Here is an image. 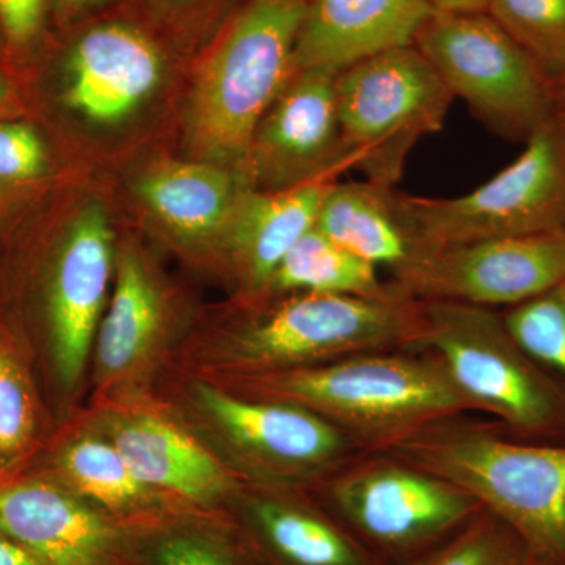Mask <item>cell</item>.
<instances>
[{"label": "cell", "instance_id": "6da1fadb", "mask_svg": "<svg viewBox=\"0 0 565 565\" xmlns=\"http://www.w3.org/2000/svg\"><path fill=\"white\" fill-rule=\"evenodd\" d=\"M244 381L252 397L308 408L363 452L388 451L435 423L473 414L440 360L422 349L359 353Z\"/></svg>", "mask_w": 565, "mask_h": 565}, {"label": "cell", "instance_id": "7a4b0ae2", "mask_svg": "<svg viewBox=\"0 0 565 565\" xmlns=\"http://www.w3.org/2000/svg\"><path fill=\"white\" fill-rule=\"evenodd\" d=\"M470 415L435 423L388 455L452 482L500 516L535 559L565 564V444H535Z\"/></svg>", "mask_w": 565, "mask_h": 565}, {"label": "cell", "instance_id": "3957f363", "mask_svg": "<svg viewBox=\"0 0 565 565\" xmlns=\"http://www.w3.org/2000/svg\"><path fill=\"white\" fill-rule=\"evenodd\" d=\"M307 0H248L218 31L188 109L195 161L245 173L253 134L294 71Z\"/></svg>", "mask_w": 565, "mask_h": 565}, {"label": "cell", "instance_id": "277c9868", "mask_svg": "<svg viewBox=\"0 0 565 565\" xmlns=\"http://www.w3.org/2000/svg\"><path fill=\"white\" fill-rule=\"evenodd\" d=\"M418 348L444 364L473 414L492 416L504 434L565 444V386L505 327L501 311L452 300H422Z\"/></svg>", "mask_w": 565, "mask_h": 565}, {"label": "cell", "instance_id": "5b68a950", "mask_svg": "<svg viewBox=\"0 0 565 565\" xmlns=\"http://www.w3.org/2000/svg\"><path fill=\"white\" fill-rule=\"evenodd\" d=\"M230 333L222 356L244 377L282 373L344 356L416 349L423 302L412 296L375 300L333 294H281Z\"/></svg>", "mask_w": 565, "mask_h": 565}, {"label": "cell", "instance_id": "8992f818", "mask_svg": "<svg viewBox=\"0 0 565 565\" xmlns=\"http://www.w3.org/2000/svg\"><path fill=\"white\" fill-rule=\"evenodd\" d=\"M327 509L385 565H412L484 505L440 476L388 452H363L316 487Z\"/></svg>", "mask_w": 565, "mask_h": 565}, {"label": "cell", "instance_id": "52a82bcc", "mask_svg": "<svg viewBox=\"0 0 565 565\" xmlns=\"http://www.w3.org/2000/svg\"><path fill=\"white\" fill-rule=\"evenodd\" d=\"M455 96L411 46L371 55L337 76L338 120L353 169L394 188L416 145L441 131Z\"/></svg>", "mask_w": 565, "mask_h": 565}, {"label": "cell", "instance_id": "ba28073f", "mask_svg": "<svg viewBox=\"0 0 565 565\" xmlns=\"http://www.w3.org/2000/svg\"><path fill=\"white\" fill-rule=\"evenodd\" d=\"M487 128L527 140L557 110L555 81L487 13L434 11L414 41Z\"/></svg>", "mask_w": 565, "mask_h": 565}, {"label": "cell", "instance_id": "9c48e42d", "mask_svg": "<svg viewBox=\"0 0 565 565\" xmlns=\"http://www.w3.org/2000/svg\"><path fill=\"white\" fill-rule=\"evenodd\" d=\"M525 150L475 191L452 199L403 193L416 230L435 248L565 230V110L525 141Z\"/></svg>", "mask_w": 565, "mask_h": 565}, {"label": "cell", "instance_id": "30bf717a", "mask_svg": "<svg viewBox=\"0 0 565 565\" xmlns=\"http://www.w3.org/2000/svg\"><path fill=\"white\" fill-rule=\"evenodd\" d=\"M199 399L248 468L267 484H313L363 455L349 435L291 403L200 386Z\"/></svg>", "mask_w": 565, "mask_h": 565}, {"label": "cell", "instance_id": "8fae6325", "mask_svg": "<svg viewBox=\"0 0 565 565\" xmlns=\"http://www.w3.org/2000/svg\"><path fill=\"white\" fill-rule=\"evenodd\" d=\"M340 71H296L253 134L245 177L262 191L332 182L353 169L338 120Z\"/></svg>", "mask_w": 565, "mask_h": 565}, {"label": "cell", "instance_id": "7c38bea8", "mask_svg": "<svg viewBox=\"0 0 565 565\" xmlns=\"http://www.w3.org/2000/svg\"><path fill=\"white\" fill-rule=\"evenodd\" d=\"M563 281L565 230L437 248L405 292L418 300L511 308Z\"/></svg>", "mask_w": 565, "mask_h": 565}, {"label": "cell", "instance_id": "4fadbf2b", "mask_svg": "<svg viewBox=\"0 0 565 565\" xmlns=\"http://www.w3.org/2000/svg\"><path fill=\"white\" fill-rule=\"evenodd\" d=\"M166 71V50L154 32L128 18H103L66 46L63 98L82 120L114 128L150 102Z\"/></svg>", "mask_w": 565, "mask_h": 565}, {"label": "cell", "instance_id": "5bb4252c", "mask_svg": "<svg viewBox=\"0 0 565 565\" xmlns=\"http://www.w3.org/2000/svg\"><path fill=\"white\" fill-rule=\"evenodd\" d=\"M139 530L47 482L0 486V533L44 565H134Z\"/></svg>", "mask_w": 565, "mask_h": 565}, {"label": "cell", "instance_id": "9a60e30c", "mask_svg": "<svg viewBox=\"0 0 565 565\" xmlns=\"http://www.w3.org/2000/svg\"><path fill=\"white\" fill-rule=\"evenodd\" d=\"M114 269V233L102 204H87L71 223L55 262L50 322L62 384L79 381Z\"/></svg>", "mask_w": 565, "mask_h": 565}, {"label": "cell", "instance_id": "2e32d148", "mask_svg": "<svg viewBox=\"0 0 565 565\" xmlns=\"http://www.w3.org/2000/svg\"><path fill=\"white\" fill-rule=\"evenodd\" d=\"M315 226L334 244L386 270L404 292L437 252L416 230L403 193L367 180L329 184Z\"/></svg>", "mask_w": 565, "mask_h": 565}, {"label": "cell", "instance_id": "e0dca14e", "mask_svg": "<svg viewBox=\"0 0 565 565\" xmlns=\"http://www.w3.org/2000/svg\"><path fill=\"white\" fill-rule=\"evenodd\" d=\"M433 13L429 0H307L294 71H341L411 46Z\"/></svg>", "mask_w": 565, "mask_h": 565}, {"label": "cell", "instance_id": "ac0fdd59", "mask_svg": "<svg viewBox=\"0 0 565 565\" xmlns=\"http://www.w3.org/2000/svg\"><path fill=\"white\" fill-rule=\"evenodd\" d=\"M239 527L267 565H385L319 501L278 486L244 498Z\"/></svg>", "mask_w": 565, "mask_h": 565}, {"label": "cell", "instance_id": "d6986e66", "mask_svg": "<svg viewBox=\"0 0 565 565\" xmlns=\"http://www.w3.org/2000/svg\"><path fill=\"white\" fill-rule=\"evenodd\" d=\"M332 182H311L282 191L248 185L241 193L221 241L248 296L267 292L282 258L315 228L323 193Z\"/></svg>", "mask_w": 565, "mask_h": 565}, {"label": "cell", "instance_id": "ffe728a7", "mask_svg": "<svg viewBox=\"0 0 565 565\" xmlns=\"http://www.w3.org/2000/svg\"><path fill=\"white\" fill-rule=\"evenodd\" d=\"M111 444L148 489L166 490L193 504H217L234 484L206 449L173 424L151 415L117 424Z\"/></svg>", "mask_w": 565, "mask_h": 565}, {"label": "cell", "instance_id": "44dd1931", "mask_svg": "<svg viewBox=\"0 0 565 565\" xmlns=\"http://www.w3.org/2000/svg\"><path fill=\"white\" fill-rule=\"evenodd\" d=\"M248 185L239 170L193 159L151 167L137 180L136 189L167 228L185 239L203 241L222 239Z\"/></svg>", "mask_w": 565, "mask_h": 565}, {"label": "cell", "instance_id": "7402d4cb", "mask_svg": "<svg viewBox=\"0 0 565 565\" xmlns=\"http://www.w3.org/2000/svg\"><path fill=\"white\" fill-rule=\"evenodd\" d=\"M161 289L136 250L122 253L109 310L99 322L98 366L106 377L131 373L162 332Z\"/></svg>", "mask_w": 565, "mask_h": 565}, {"label": "cell", "instance_id": "603a6c76", "mask_svg": "<svg viewBox=\"0 0 565 565\" xmlns=\"http://www.w3.org/2000/svg\"><path fill=\"white\" fill-rule=\"evenodd\" d=\"M381 273L315 226L282 258L264 296L318 292L375 300L408 296L396 282L382 278Z\"/></svg>", "mask_w": 565, "mask_h": 565}, {"label": "cell", "instance_id": "cb8c5ba5", "mask_svg": "<svg viewBox=\"0 0 565 565\" xmlns=\"http://www.w3.org/2000/svg\"><path fill=\"white\" fill-rule=\"evenodd\" d=\"M58 468L76 494L115 519L136 527L161 520L152 515L150 489L134 476L111 441L81 438L63 451Z\"/></svg>", "mask_w": 565, "mask_h": 565}, {"label": "cell", "instance_id": "d4e9b609", "mask_svg": "<svg viewBox=\"0 0 565 565\" xmlns=\"http://www.w3.org/2000/svg\"><path fill=\"white\" fill-rule=\"evenodd\" d=\"M236 523L210 531L159 520L152 537L140 527L134 565H267Z\"/></svg>", "mask_w": 565, "mask_h": 565}, {"label": "cell", "instance_id": "484cf974", "mask_svg": "<svg viewBox=\"0 0 565 565\" xmlns=\"http://www.w3.org/2000/svg\"><path fill=\"white\" fill-rule=\"evenodd\" d=\"M493 18L553 81L565 73V0H493Z\"/></svg>", "mask_w": 565, "mask_h": 565}, {"label": "cell", "instance_id": "4316f807", "mask_svg": "<svg viewBox=\"0 0 565 565\" xmlns=\"http://www.w3.org/2000/svg\"><path fill=\"white\" fill-rule=\"evenodd\" d=\"M501 316L516 343L565 386V281Z\"/></svg>", "mask_w": 565, "mask_h": 565}, {"label": "cell", "instance_id": "83f0119b", "mask_svg": "<svg viewBox=\"0 0 565 565\" xmlns=\"http://www.w3.org/2000/svg\"><path fill=\"white\" fill-rule=\"evenodd\" d=\"M527 559L522 537L482 508L462 530L412 565H526Z\"/></svg>", "mask_w": 565, "mask_h": 565}, {"label": "cell", "instance_id": "f1b7e54d", "mask_svg": "<svg viewBox=\"0 0 565 565\" xmlns=\"http://www.w3.org/2000/svg\"><path fill=\"white\" fill-rule=\"evenodd\" d=\"M35 408L17 356L0 345V465L13 463L31 444Z\"/></svg>", "mask_w": 565, "mask_h": 565}, {"label": "cell", "instance_id": "f546056e", "mask_svg": "<svg viewBox=\"0 0 565 565\" xmlns=\"http://www.w3.org/2000/svg\"><path fill=\"white\" fill-rule=\"evenodd\" d=\"M46 167V151L39 134L21 122L0 125V180L25 181Z\"/></svg>", "mask_w": 565, "mask_h": 565}, {"label": "cell", "instance_id": "4dcf8cb0", "mask_svg": "<svg viewBox=\"0 0 565 565\" xmlns=\"http://www.w3.org/2000/svg\"><path fill=\"white\" fill-rule=\"evenodd\" d=\"M50 0H0V35L17 50H28L43 35Z\"/></svg>", "mask_w": 565, "mask_h": 565}, {"label": "cell", "instance_id": "1f68e13d", "mask_svg": "<svg viewBox=\"0 0 565 565\" xmlns=\"http://www.w3.org/2000/svg\"><path fill=\"white\" fill-rule=\"evenodd\" d=\"M158 20L166 22L174 32L193 35L214 25L225 13L230 0H143Z\"/></svg>", "mask_w": 565, "mask_h": 565}, {"label": "cell", "instance_id": "d6a6232c", "mask_svg": "<svg viewBox=\"0 0 565 565\" xmlns=\"http://www.w3.org/2000/svg\"><path fill=\"white\" fill-rule=\"evenodd\" d=\"M115 2L117 0H50V6L58 21L63 24H71V22L90 17L96 11Z\"/></svg>", "mask_w": 565, "mask_h": 565}, {"label": "cell", "instance_id": "836d02e7", "mask_svg": "<svg viewBox=\"0 0 565 565\" xmlns=\"http://www.w3.org/2000/svg\"><path fill=\"white\" fill-rule=\"evenodd\" d=\"M0 565H44L24 546L0 533Z\"/></svg>", "mask_w": 565, "mask_h": 565}, {"label": "cell", "instance_id": "e575fe53", "mask_svg": "<svg viewBox=\"0 0 565 565\" xmlns=\"http://www.w3.org/2000/svg\"><path fill=\"white\" fill-rule=\"evenodd\" d=\"M492 2L493 0H429L434 11L452 14L487 13Z\"/></svg>", "mask_w": 565, "mask_h": 565}, {"label": "cell", "instance_id": "d590c367", "mask_svg": "<svg viewBox=\"0 0 565 565\" xmlns=\"http://www.w3.org/2000/svg\"><path fill=\"white\" fill-rule=\"evenodd\" d=\"M556 95L557 102H559L561 109L565 110V73L561 76V79L556 81Z\"/></svg>", "mask_w": 565, "mask_h": 565}, {"label": "cell", "instance_id": "8d00e7d4", "mask_svg": "<svg viewBox=\"0 0 565 565\" xmlns=\"http://www.w3.org/2000/svg\"><path fill=\"white\" fill-rule=\"evenodd\" d=\"M526 565H565V564L548 563V561L535 559V557L530 556V559H527Z\"/></svg>", "mask_w": 565, "mask_h": 565}, {"label": "cell", "instance_id": "74e56055", "mask_svg": "<svg viewBox=\"0 0 565 565\" xmlns=\"http://www.w3.org/2000/svg\"><path fill=\"white\" fill-rule=\"evenodd\" d=\"M2 95H3V85H2V81H0V98H2Z\"/></svg>", "mask_w": 565, "mask_h": 565}]
</instances>
